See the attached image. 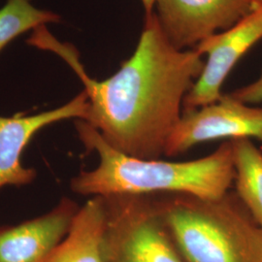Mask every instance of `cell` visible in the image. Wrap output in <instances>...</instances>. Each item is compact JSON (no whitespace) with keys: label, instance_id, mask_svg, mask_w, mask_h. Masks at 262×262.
I'll use <instances>...</instances> for the list:
<instances>
[{"label":"cell","instance_id":"4","mask_svg":"<svg viewBox=\"0 0 262 262\" xmlns=\"http://www.w3.org/2000/svg\"><path fill=\"white\" fill-rule=\"evenodd\" d=\"M103 198V262H186L163 221L158 194Z\"/></svg>","mask_w":262,"mask_h":262},{"label":"cell","instance_id":"3","mask_svg":"<svg viewBox=\"0 0 262 262\" xmlns=\"http://www.w3.org/2000/svg\"><path fill=\"white\" fill-rule=\"evenodd\" d=\"M172 240L186 262H262V228L235 191L217 198L158 194Z\"/></svg>","mask_w":262,"mask_h":262},{"label":"cell","instance_id":"12","mask_svg":"<svg viewBox=\"0 0 262 262\" xmlns=\"http://www.w3.org/2000/svg\"><path fill=\"white\" fill-rule=\"evenodd\" d=\"M60 20L55 12L36 8L32 0H6L0 9V53L21 34Z\"/></svg>","mask_w":262,"mask_h":262},{"label":"cell","instance_id":"13","mask_svg":"<svg viewBox=\"0 0 262 262\" xmlns=\"http://www.w3.org/2000/svg\"><path fill=\"white\" fill-rule=\"evenodd\" d=\"M233 98L243 103L257 104L262 102V73L260 77L251 84L242 86L231 94Z\"/></svg>","mask_w":262,"mask_h":262},{"label":"cell","instance_id":"5","mask_svg":"<svg viewBox=\"0 0 262 262\" xmlns=\"http://www.w3.org/2000/svg\"><path fill=\"white\" fill-rule=\"evenodd\" d=\"M225 138L262 142V107L223 94L214 103L185 111L169 137L164 156L176 157L199 144Z\"/></svg>","mask_w":262,"mask_h":262},{"label":"cell","instance_id":"8","mask_svg":"<svg viewBox=\"0 0 262 262\" xmlns=\"http://www.w3.org/2000/svg\"><path fill=\"white\" fill-rule=\"evenodd\" d=\"M89 98L85 92L67 103L45 112L28 116L19 113L12 117L0 116V189L5 186L21 187L36 178V171L23 166L21 157L39 131L69 119L86 120Z\"/></svg>","mask_w":262,"mask_h":262},{"label":"cell","instance_id":"7","mask_svg":"<svg viewBox=\"0 0 262 262\" xmlns=\"http://www.w3.org/2000/svg\"><path fill=\"white\" fill-rule=\"evenodd\" d=\"M157 19L171 45L195 48L253 11L249 0H156Z\"/></svg>","mask_w":262,"mask_h":262},{"label":"cell","instance_id":"15","mask_svg":"<svg viewBox=\"0 0 262 262\" xmlns=\"http://www.w3.org/2000/svg\"><path fill=\"white\" fill-rule=\"evenodd\" d=\"M253 6H257V5H260L262 4V0H249Z\"/></svg>","mask_w":262,"mask_h":262},{"label":"cell","instance_id":"2","mask_svg":"<svg viewBox=\"0 0 262 262\" xmlns=\"http://www.w3.org/2000/svg\"><path fill=\"white\" fill-rule=\"evenodd\" d=\"M84 148L98 155V165L82 171L70 182L72 191L82 196L189 194L217 198L230 190L235 179L231 140L201 159L166 161L138 159L114 149L92 124L76 120Z\"/></svg>","mask_w":262,"mask_h":262},{"label":"cell","instance_id":"6","mask_svg":"<svg viewBox=\"0 0 262 262\" xmlns=\"http://www.w3.org/2000/svg\"><path fill=\"white\" fill-rule=\"evenodd\" d=\"M262 39V4L237 21L234 26L208 38L193 48L207 55L203 70L188 92L183 112L191 111L217 101L222 86L240 58Z\"/></svg>","mask_w":262,"mask_h":262},{"label":"cell","instance_id":"9","mask_svg":"<svg viewBox=\"0 0 262 262\" xmlns=\"http://www.w3.org/2000/svg\"><path fill=\"white\" fill-rule=\"evenodd\" d=\"M80 206L68 197L48 214L0 226V262H44L68 233Z\"/></svg>","mask_w":262,"mask_h":262},{"label":"cell","instance_id":"1","mask_svg":"<svg viewBox=\"0 0 262 262\" xmlns=\"http://www.w3.org/2000/svg\"><path fill=\"white\" fill-rule=\"evenodd\" d=\"M204 64L194 49L173 47L152 13L146 17L135 52L114 75L94 80L82 63L72 70L89 98L85 122L114 149L138 159H158L164 156L185 97Z\"/></svg>","mask_w":262,"mask_h":262},{"label":"cell","instance_id":"11","mask_svg":"<svg viewBox=\"0 0 262 262\" xmlns=\"http://www.w3.org/2000/svg\"><path fill=\"white\" fill-rule=\"evenodd\" d=\"M231 142L235 192L262 228V152L251 139L241 138Z\"/></svg>","mask_w":262,"mask_h":262},{"label":"cell","instance_id":"10","mask_svg":"<svg viewBox=\"0 0 262 262\" xmlns=\"http://www.w3.org/2000/svg\"><path fill=\"white\" fill-rule=\"evenodd\" d=\"M105 227L104 198L92 197L80 207L66 238L44 262H103Z\"/></svg>","mask_w":262,"mask_h":262},{"label":"cell","instance_id":"14","mask_svg":"<svg viewBox=\"0 0 262 262\" xmlns=\"http://www.w3.org/2000/svg\"><path fill=\"white\" fill-rule=\"evenodd\" d=\"M142 4L144 6L145 13H146V17H149L152 14V9L155 7L156 4V0H141Z\"/></svg>","mask_w":262,"mask_h":262}]
</instances>
